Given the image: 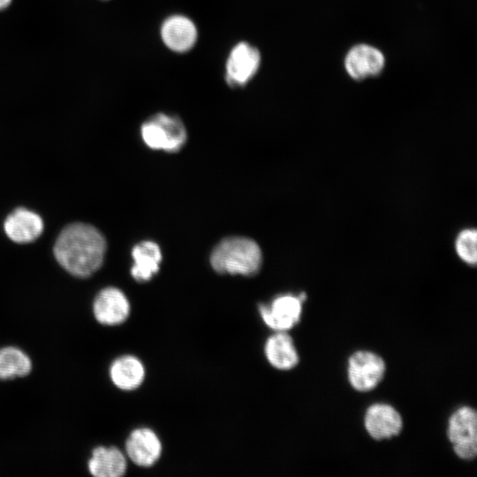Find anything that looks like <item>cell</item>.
Here are the masks:
<instances>
[{"instance_id": "6da1fadb", "label": "cell", "mask_w": 477, "mask_h": 477, "mask_svg": "<svg viewBox=\"0 0 477 477\" xmlns=\"http://www.w3.org/2000/svg\"><path fill=\"white\" fill-rule=\"evenodd\" d=\"M106 242L94 226L76 223L66 226L57 237L54 254L59 264L78 277H87L102 265Z\"/></svg>"}, {"instance_id": "7a4b0ae2", "label": "cell", "mask_w": 477, "mask_h": 477, "mask_svg": "<svg viewBox=\"0 0 477 477\" xmlns=\"http://www.w3.org/2000/svg\"><path fill=\"white\" fill-rule=\"evenodd\" d=\"M210 263L218 273L253 276L261 268V251L258 244L250 238H227L214 248Z\"/></svg>"}, {"instance_id": "3957f363", "label": "cell", "mask_w": 477, "mask_h": 477, "mask_svg": "<svg viewBox=\"0 0 477 477\" xmlns=\"http://www.w3.org/2000/svg\"><path fill=\"white\" fill-rule=\"evenodd\" d=\"M143 141L153 149L175 152L186 140V129L178 117L157 113L147 119L141 125Z\"/></svg>"}, {"instance_id": "277c9868", "label": "cell", "mask_w": 477, "mask_h": 477, "mask_svg": "<svg viewBox=\"0 0 477 477\" xmlns=\"http://www.w3.org/2000/svg\"><path fill=\"white\" fill-rule=\"evenodd\" d=\"M448 437L456 455L471 460L477 454V414L469 406L458 408L450 418Z\"/></svg>"}, {"instance_id": "5b68a950", "label": "cell", "mask_w": 477, "mask_h": 477, "mask_svg": "<svg viewBox=\"0 0 477 477\" xmlns=\"http://www.w3.org/2000/svg\"><path fill=\"white\" fill-rule=\"evenodd\" d=\"M261 53L247 42H239L231 49L225 63V80L232 87L246 86L256 75Z\"/></svg>"}, {"instance_id": "8992f818", "label": "cell", "mask_w": 477, "mask_h": 477, "mask_svg": "<svg viewBox=\"0 0 477 477\" xmlns=\"http://www.w3.org/2000/svg\"><path fill=\"white\" fill-rule=\"evenodd\" d=\"M307 296L284 294L276 297L269 305H260L259 313L263 322L275 331H286L300 320L302 303Z\"/></svg>"}, {"instance_id": "52a82bcc", "label": "cell", "mask_w": 477, "mask_h": 477, "mask_svg": "<svg viewBox=\"0 0 477 477\" xmlns=\"http://www.w3.org/2000/svg\"><path fill=\"white\" fill-rule=\"evenodd\" d=\"M385 363L377 354L360 351L353 353L348 361V379L358 391H369L375 388L383 378Z\"/></svg>"}, {"instance_id": "ba28073f", "label": "cell", "mask_w": 477, "mask_h": 477, "mask_svg": "<svg viewBox=\"0 0 477 477\" xmlns=\"http://www.w3.org/2000/svg\"><path fill=\"white\" fill-rule=\"evenodd\" d=\"M92 309L95 319L100 324L117 326L127 320L131 305L121 290L109 286L101 290L95 296Z\"/></svg>"}, {"instance_id": "9c48e42d", "label": "cell", "mask_w": 477, "mask_h": 477, "mask_svg": "<svg viewBox=\"0 0 477 477\" xmlns=\"http://www.w3.org/2000/svg\"><path fill=\"white\" fill-rule=\"evenodd\" d=\"M160 36L169 49L176 53H185L194 47L198 39V30L190 18L174 14L162 23Z\"/></svg>"}, {"instance_id": "30bf717a", "label": "cell", "mask_w": 477, "mask_h": 477, "mask_svg": "<svg viewBox=\"0 0 477 477\" xmlns=\"http://www.w3.org/2000/svg\"><path fill=\"white\" fill-rule=\"evenodd\" d=\"M384 65L385 57L382 52L368 44L353 46L344 57L345 71L355 80L380 74Z\"/></svg>"}, {"instance_id": "8fae6325", "label": "cell", "mask_w": 477, "mask_h": 477, "mask_svg": "<svg viewBox=\"0 0 477 477\" xmlns=\"http://www.w3.org/2000/svg\"><path fill=\"white\" fill-rule=\"evenodd\" d=\"M163 447L158 435L148 428L132 430L125 442V453L132 463L141 467H150L162 454Z\"/></svg>"}, {"instance_id": "7c38bea8", "label": "cell", "mask_w": 477, "mask_h": 477, "mask_svg": "<svg viewBox=\"0 0 477 477\" xmlns=\"http://www.w3.org/2000/svg\"><path fill=\"white\" fill-rule=\"evenodd\" d=\"M364 423L369 435L375 440L396 436L403 428L399 413L386 404L370 405L366 412Z\"/></svg>"}, {"instance_id": "4fadbf2b", "label": "cell", "mask_w": 477, "mask_h": 477, "mask_svg": "<svg viewBox=\"0 0 477 477\" xmlns=\"http://www.w3.org/2000/svg\"><path fill=\"white\" fill-rule=\"evenodd\" d=\"M4 231L12 241L28 243L41 235L43 231V222L36 213L19 208L5 219Z\"/></svg>"}, {"instance_id": "5bb4252c", "label": "cell", "mask_w": 477, "mask_h": 477, "mask_svg": "<svg viewBox=\"0 0 477 477\" xmlns=\"http://www.w3.org/2000/svg\"><path fill=\"white\" fill-rule=\"evenodd\" d=\"M109 374L112 383L117 389L131 391L142 384L146 371L139 358L133 355H123L110 364Z\"/></svg>"}, {"instance_id": "9a60e30c", "label": "cell", "mask_w": 477, "mask_h": 477, "mask_svg": "<svg viewBox=\"0 0 477 477\" xmlns=\"http://www.w3.org/2000/svg\"><path fill=\"white\" fill-rule=\"evenodd\" d=\"M87 468L95 477H121L126 472L127 461L119 449L99 446L93 450Z\"/></svg>"}, {"instance_id": "2e32d148", "label": "cell", "mask_w": 477, "mask_h": 477, "mask_svg": "<svg viewBox=\"0 0 477 477\" xmlns=\"http://www.w3.org/2000/svg\"><path fill=\"white\" fill-rule=\"evenodd\" d=\"M264 353L269 363L279 370H290L299 363L293 340L285 331H276L266 340Z\"/></svg>"}, {"instance_id": "e0dca14e", "label": "cell", "mask_w": 477, "mask_h": 477, "mask_svg": "<svg viewBox=\"0 0 477 477\" xmlns=\"http://www.w3.org/2000/svg\"><path fill=\"white\" fill-rule=\"evenodd\" d=\"M132 255L134 262L131 274L138 282L148 281L158 272L162 253L155 242L143 241L137 244L132 248Z\"/></svg>"}, {"instance_id": "ac0fdd59", "label": "cell", "mask_w": 477, "mask_h": 477, "mask_svg": "<svg viewBox=\"0 0 477 477\" xmlns=\"http://www.w3.org/2000/svg\"><path fill=\"white\" fill-rule=\"evenodd\" d=\"M30 357L15 346L0 349V380H11L27 375L32 370Z\"/></svg>"}, {"instance_id": "d6986e66", "label": "cell", "mask_w": 477, "mask_h": 477, "mask_svg": "<svg viewBox=\"0 0 477 477\" xmlns=\"http://www.w3.org/2000/svg\"><path fill=\"white\" fill-rule=\"evenodd\" d=\"M455 249L458 256L468 265L477 262V231L475 229L462 230L457 236Z\"/></svg>"}, {"instance_id": "ffe728a7", "label": "cell", "mask_w": 477, "mask_h": 477, "mask_svg": "<svg viewBox=\"0 0 477 477\" xmlns=\"http://www.w3.org/2000/svg\"><path fill=\"white\" fill-rule=\"evenodd\" d=\"M11 3L12 0H0V11L9 8Z\"/></svg>"}]
</instances>
